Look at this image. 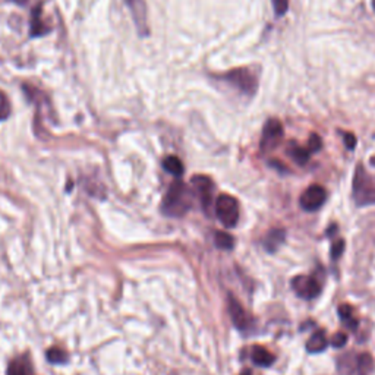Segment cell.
<instances>
[{
	"label": "cell",
	"mask_w": 375,
	"mask_h": 375,
	"mask_svg": "<svg viewBox=\"0 0 375 375\" xmlns=\"http://www.w3.org/2000/svg\"><path fill=\"white\" fill-rule=\"evenodd\" d=\"M66 356H68L66 352L61 349V347H51V349H48L47 352V359L51 364H63L68 359Z\"/></svg>",
	"instance_id": "ffe728a7"
},
{
	"label": "cell",
	"mask_w": 375,
	"mask_h": 375,
	"mask_svg": "<svg viewBox=\"0 0 375 375\" xmlns=\"http://www.w3.org/2000/svg\"><path fill=\"white\" fill-rule=\"evenodd\" d=\"M242 375H251V372H250V371H245Z\"/></svg>",
	"instance_id": "f546056e"
},
{
	"label": "cell",
	"mask_w": 375,
	"mask_h": 375,
	"mask_svg": "<svg viewBox=\"0 0 375 375\" xmlns=\"http://www.w3.org/2000/svg\"><path fill=\"white\" fill-rule=\"evenodd\" d=\"M192 204V194L183 182L176 180L165 195L163 200V212L170 217H180L185 212L190 211Z\"/></svg>",
	"instance_id": "7a4b0ae2"
},
{
	"label": "cell",
	"mask_w": 375,
	"mask_h": 375,
	"mask_svg": "<svg viewBox=\"0 0 375 375\" xmlns=\"http://www.w3.org/2000/svg\"><path fill=\"white\" fill-rule=\"evenodd\" d=\"M272 4H273V9L277 18L286 15L289 9V0H272Z\"/></svg>",
	"instance_id": "cb8c5ba5"
},
{
	"label": "cell",
	"mask_w": 375,
	"mask_h": 375,
	"mask_svg": "<svg viewBox=\"0 0 375 375\" xmlns=\"http://www.w3.org/2000/svg\"><path fill=\"white\" fill-rule=\"evenodd\" d=\"M327 346H329V340L324 334L323 330H318L315 332L307 341V351L309 354H319V352H323L327 349Z\"/></svg>",
	"instance_id": "4fadbf2b"
},
{
	"label": "cell",
	"mask_w": 375,
	"mask_h": 375,
	"mask_svg": "<svg viewBox=\"0 0 375 375\" xmlns=\"http://www.w3.org/2000/svg\"><path fill=\"white\" fill-rule=\"evenodd\" d=\"M352 198L359 207L375 204V176L368 173V170L362 165L356 166L354 175Z\"/></svg>",
	"instance_id": "3957f363"
},
{
	"label": "cell",
	"mask_w": 375,
	"mask_h": 375,
	"mask_svg": "<svg viewBox=\"0 0 375 375\" xmlns=\"http://www.w3.org/2000/svg\"><path fill=\"white\" fill-rule=\"evenodd\" d=\"M214 240H216V247L220 250H232L235 245L233 236L226 232H217L216 236H214Z\"/></svg>",
	"instance_id": "ac0fdd59"
},
{
	"label": "cell",
	"mask_w": 375,
	"mask_h": 375,
	"mask_svg": "<svg viewBox=\"0 0 375 375\" xmlns=\"http://www.w3.org/2000/svg\"><path fill=\"white\" fill-rule=\"evenodd\" d=\"M339 317L341 318L343 323L349 327V329H356L358 327V321L354 315V308L351 305H347V304H343L339 307Z\"/></svg>",
	"instance_id": "2e32d148"
},
{
	"label": "cell",
	"mask_w": 375,
	"mask_h": 375,
	"mask_svg": "<svg viewBox=\"0 0 375 375\" xmlns=\"http://www.w3.org/2000/svg\"><path fill=\"white\" fill-rule=\"evenodd\" d=\"M344 245H346V244H344L343 239L334 240L333 245H332V250H330V255H332L333 260H337V258L341 257V254H343V251H344Z\"/></svg>",
	"instance_id": "d4e9b609"
},
{
	"label": "cell",
	"mask_w": 375,
	"mask_h": 375,
	"mask_svg": "<svg viewBox=\"0 0 375 375\" xmlns=\"http://www.w3.org/2000/svg\"><path fill=\"white\" fill-rule=\"evenodd\" d=\"M333 347H343L347 343V336L344 333H336L330 340Z\"/></svg>",
	"instance_id": "4316f807"
},
{
	"label": "cell",
	"mask_w": 375,
	"mask_h": 375,
	"mask_svg": "<svg viewBox=\"0 0 375 375\" xmlns=\"http://www.w3.org/2000/svg\"><path fill=\"white\" fill-rule=\"evenodd\" d=\"M283 240H284V230L276 229V230L269 232V235H267V237L264 240V245H265L267 251L274 252L283 244Z\"/></svg>",
	"instance_id": "9a60e30c"
},
{
	"label": "cell",
	"mask_w": 375,
	"mask_h": 375,
	"mask_svg": "<svg viewBox=\"0 0 375 375\" xmlns=\"http://www.w3.org/2000/svg\"><path fill=\"white\" fill-rule=\"evenodd\" d=\"M371 165L375 168V157H371Z\"/></svg>",
	"instance_id": "f1b7e54d"
},
{
	"label": "cell",
	"mask_w": 375,
	"mask_h": 375,
	"mask_svg": "<svg viewBox=\"0 0 375 375\" xmlns=\"http://www.w3.org/2000/svg\"><path fill=\"white\" fill-rule=\"evenodd\" d=\"M30 36L31 37H41L46 36L51 31L50 26L43 21V6L41 4H38L37 6H34L33 12H31V22H30Z\"/></svg>",
	"instance_id": "8fae6325"
},
{
	"label": "cell",
	"mask_w": 375,
	"mask_h": 375,
	"mask_svg": "<svg viewBox=\"0 0 375 375\" xmlns=\"http://www.w3.org/2000/svg\"><path fill=\"white\" fill-rule=\"evenodd\" d=\"M374 368V361L371 358L369 354H364L358 358V364H356V372H359L361 375H368L372 372Z\"/></svg>",
	"instance_id": "d6986e66"
},
{
	"label": "cell",
	"mask_w": 375,
	"mask_h": 375,
	"mask_svg": "<svg viewBox=\"0 0 375 375\" xmlns=\"http://www.w3.org/2000/svg\"><path fill=\"white\" fill-rule=\"evenodd\" d=\"M211 78L245 100L254 98L260 87V71L254 66L230 69L225 73L211 75Z\"/></svg>",
	"instance_id": "6da1fadb"
},
{
	"label": "cell",
	"mask_w": 375,
	"mask_h": 375,
	"mask_svg": "<svg viewBox=\"0 0 375 375\" xmlns=\"http://www.w3.org/2000/svg\"><path fill=\"white\" fill-rule=\"evenodd\" d=\"M284 135V130H283V125L279 119H269L265 122L264 128H262V135H261V141H260V148L262 153H270L273 151L283 140Z\"/></svg>",
	"instance_id": "5b68a950"
},
{
	"label": "cell",
	"mask_w": 375,
	"mask_h": 375,
	"mask_svg": "<svg viewBox=\"0 0 375 375\" xmlns=\"http://www.w3.org/2000/svg\"><path fill=\"white\" fill-rule=\"evenodd\" d=\"M191 182H192V186L197 188V192L201 198L202 207L208 208L211 204V197H212V190H214V185H212L211 179L207 176L198 175V176H194L191 179Z\"/></svg>",
	"instance_id": "30bf717a"
},
{
	"label": "cell",
	"mask_w": 375,
	"mask_h": 375,
	"mask_svg": "<svg viewBox=\"0 0 375 375\" xmlns=\"http://www.w3.org/2000/svg\"><path fill=\"white\" fill-rule=\"evenodd\" d=\"M292 287L299 298L307 299V301L317 298L321 292V286L315 277L302 276V274L297 276L292 280Z\"/></svg>",
	"instance_id": "8992f818"
},
{
	"label": "cell",
	"mask_w": 375,
	"mask_h": 375,
	"mask_svg": "<svg viewBox=\"0 0 375 375\" xmlns=\"http://www.w3.org/2000/svg\"><path fill=\"white\" fill-rule=\"evenodd\" d=\"M343 141L347 150H355L356 147V137L352 132H343Z\"/></svg>",
	"instance_id": "484cf974"
},
{
	"label": "cell",
	"mask_w": 375,
	"mask_h": 375,
	"mask_svg": "<svg viewBox=\"0 0 375 375\" xmlns=\"http://www.w3.org/2000/svg\"><path fill=\"white\" fill-rule=\"evenodd\" d=\"M309 153H318L321 148H323V140H321V137L318 135V133H311L309 135V140H308V147Z\"/></svg>",
	"instance_id": "603a6c76"
},
{
	"label": "cell",
	"mask_w": 375,
	"mask_h": 375,
	"mask_svg": "<svg viewBox=\"0 0 375 375\" xmlns=\"http://www.w3.org/2000/svg\"><path fill=\"white\" fill-rule=\"evenodd\" d=\"M163 168L166 172H169L170 175H173L176 178H180L183 175V165L176 155L166 157L165 162H163Z\"/></svg>",
	"instance_id": "e0dca14e"
},
{
	"label": "cell",
	"mask_w": 375,
	"mask_h": 375,
	"mask_svg": "<svg viewBox=\"0 0 375 375\" xmlns=\"http://www.w3.org/2000/svg\"><path fill=\"white\" fill-rule=\"evenodd\" d=\"M327 201V191L321 185H311L301 197V207L305 211H317Z\"/></svg>",
	"instance_id": "ba28073f"
},
{
	"label": "cell",
	"mask_w": 375,
	"mask_h": 375,
	"mask_svg": "<svg viewBox=\"0 0 375 375\" xmlns=\"http://www.w3.org/2000/svg\"><path fill=\"white\" fill-rule=\"evenodd\" d=\"M8 375H30V369L22 361H14L11 362L8 368Z\"/></svg>",
	"instance_id": "7402d4cb"
},
{
	"label": "cell",
	"mask_w": 375,
	"mask_h": 375,
	"mask_svg": "<svg viewBox=\"0 0 375 375\" xmlns=\"http://www.w3.org/2000/svg\"><path fill=\"white\" fill-rule=\"evenodd\" d=\"M216 214L225 227H235L239 222V204L236 198L227 194L220 195L216 201Z\"/></svg>",
	"instance_id": "277c9868"
},
{
	"label": "cell",
	"mask_w": 375,
	"mask_h": 375,
	"mask_svg": "<svg viewBox=\"0 0 375 375\" xmlns=\"http://www.w3.org/2000/svg\"><path fill=\"white\" fill-rule=\"evenodd\" d=\"M287 154L293 158V162H297L301 166L307 165L309 157H311L309 150L305 148V147L298 145L297 143H290V145L287 147Z\"/></svg>",
	"instance_id": "5bb4252c"
},
{
	"label": "cell",
	"mask_w": 375,
	"mask_h": 375,
	"mask_svg": "<svg viewBox=\"0 0 375 375\" xmlns=\"http://www.w3.org/2000/svg\"><path fill=\"white\" fill-rule=\"evenodd\" d=\"M372 8H374V11H375V0H372Z\"/></svg>",
	"instance_id": "4dcf8cb0"
},
{
	"label": "cell",
	"mask_w": 375,
	"mask_h": 375,
	"mask_svg": "<svg viewBox=\"0 0 375 375\" xmlns=\"http://www.w3.org/2000/svg\"><path fill=\"white\" fill-rule=\"evenodd\" d=\"M11 2L19 5V6H25L26 4H29V0H11Z\"/></svg>",
	"instance_id": "83f0119b"
},
{
	"label": "cell",
	"mask_w": 375,
	"mask_h": 375,
	"mask_svg": "<svg viewBox=\"0 0 375 375\" xmlns=\"http://www.w3.org/2000/svg\"><path fill=\"white\" fill-rule=\"evenodd\" d=\"M126 6L129 8L133 22H135L138 36L141 38L148 37L150 30H148V24H147V5L145 0H125Z\"/></svg>",
	"instance_id": "52a82bcc"
},
{
	"label": "cell",
	"mask_w": 375,
	"mask_h": 375,
	"mask_svg": "<svg viewBox=\"0 0 375 375\" xmlns=\"http://www.w3.org/2000/svg\"><path fill=\"white\" fill-rule=\"evenodd\" d=\"M251 359L257 366L261 368H269L276 362V356L262 346H254V349L251 352Z\"/></svg>",
	"instance_id": "7c38bea8"
},
{
	"label": "cell",
	"mask_w": 375,
	"mask_h": 375,
	"mask_svg": "<svg viewBox=\"0 0 375 375\" xmlns=\"http://www.w3.org/2000/svg\"><path fill=\"white\" fill-rule=\"evenodd\" d=\"M227 309L230 314V318L233 321V324L237 330H248L251 326V317L250 314L245 311V308L240 305L233 297H229V302H227Z\"/></svg>",
	"instance_id": "9c48e42d"
},
{
	"label": "cell",
	"mask_w": 375,
	"mask_h": 375,
	"mask_svg": "<svg viewBox=\"0 0 375 375\" xmlns=\"http://www.w3.org/2000/svg\"><path fill=\"white\" fill-rule=\"evenodd\" d=\"M11 101L6 97V94L4 91H0V122L6 120L11 116Z\"/></svg>",
	"instance_id": "44dd1931"
}]
</instances>
